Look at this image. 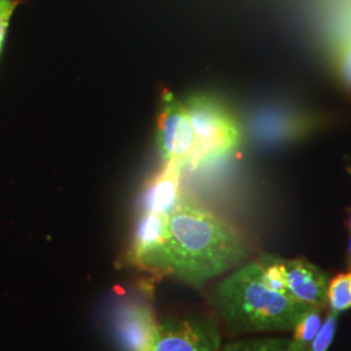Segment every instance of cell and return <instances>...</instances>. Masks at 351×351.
<instances>
[{
	"instance_id": "cell-1",
	"label": "cell",
	"mask_w": 351,
	"mask_h": 351,
	"mask_svg": "<svg viewBox=\"0 0 351 351\" xmlns=\"http://www.w3.org/2000/svg\"><path fill=\"white\" fill-rule=\"evenodd\" d=\"M250 243L237 228L201 207L181 201L167 216L159 271L194 288L242 263Z\"/></svg>"
},
{
	"instance_id": "cell-2",
	"label": "cell",
	"mask_w": 351,
	"mask_h": 351,
	"mask_svg": "<svg viewBox=\"0 0 351 351\" xmlns=\"http://www.w3.org/2000/svg\"><path fill=\"white\" fill-rule=\"evenodd\" d=\"M213 304L234 332L293 329L308 307L269 288L256 261L245 264L215 289Z\"/></svg>"
},
{
	"instance_id": "cell-3",
	"label": "cell",
	"mask_w": 351,
	"mask_h": 351,
	"mask_svg": "<svg viewBox=\"0 0 351 351\" xmlns=\"http://www.w3.org/2000/svg\"><path fill=\"white\" fill-rule=\"evenodd\" d=\"M185 107L195 137L193 164L224 156L237 149L239 126L220 101L208 95H195Z\"/></svg>"
},
{
	"instance_id": "cell-4",
	"label": "cell",
	"mask_w": 351,
	"mask_h": 351,
	"mask_svg": "<svg viewBox=\"0 0 351 351\" xmlns=\"http://www.w3.org/2000/svg\"><path fill=\"white\" fill-rule=\"evenodd\" d=\"M221 335L213 316H173L159 322L150 351H219Z\"/></svg>"
},
{
	"instance_id": "cell-5",
	"label": "cell",
	"mask_w": 351,
	"mask_h": 351,
	"mask_svg": "<svg viewBox=\"0 0 351 351\" xmlns=\"http://www.w3.org/2000/svg\"><path fill=\"white\" fill-rule=\"evenodd\" d=\"M158 146L164 163L193 164L195 137L185 103L165 91L158 121Z\"/></svg>"
},
{
	"instance_id": "cell-6",
	"label": "cell",
	"mask_w": 351,
	"mask_h": 351,
	"mask_svg": "<svg viewBox=\"0 0 351 351\" xmlns=\"http://www.w3.org/2000/svg\"><path fill=\"white\" fill-rule=\"evenodd\" d=\"M159 322L145 303L124 304L114 320L116 339L121 351H150L158 333Z\"/></svg>"
},
{
	"instance_id": "cell-7",
	"label": "cell",
	"mask_w": 351,
	"mask_h": 351,
	"mask_svg": "<svg viewBox=\"0 0 351 351\" xmlns=\"http://www.w3.org/2000/svg\"><path fill=\"white\" fill-rule=\"evenodd\" d=\"M287 293L308 308L323 310L328 303L326 274L306 259H285Z\"/></svg>"
},
{
	"instance_id": "cell-8",
	"label": "cell",
	"mask_w": 351,
	"mask_h": 351,
	"mask_svg": "<svg viewBox=\"0 0 351 351\" xmlns=\"http://www.w3.org/2000/svg\"><path fill=\"white\" fill-rule=\"evenodd\" d=\"M167 216L142 213L134 233L132 258L142 267L158 269L163 255Z\"/></svg>"
},
{
	"instance_id": "cell-9",
	"label": "cell",
	"mask_w": 351,
	"mask_h": 351,
	"mask_svg": "<svg viewBox=\"0 0 351 351\" xmlns=\"http://www.w3.org/2000/svg\"><path fill=\"white\" fill-rule=\"evenodd\" d=\"M182 165L164 163L163 171L146 189L142 199V213H160L168 216L181 203L180 176Z\"/></svg>"
},
{
	"instance_id": "cell-10",
	"label": "cell",
	"mask_w": 351,
	"mask_h": 351,
	"mask_svg": "<svg viewBox=\"0 0 351 351\" xmlns=\"http://www.w3.org/2000/svg\"><path fill=\"white\" fill-rule=\"evenodd\" d=\"M322 323L320 308L307 310L293 328V337L290 339L289 351H304L319 332Z\"/></svg>"
},
{
	"instance_id": "cell-11",
	"label": "cell",
	"mask_w": 351,
	"mask_h": 351,
	"mask_svg": "<svg viewBox=\"0 0 351 351\" xmlns=\"http://www.w3.org/2000/svg\"><path fill=\"white\" fill-rule=\"evenodd\" d=\"M261 268L262 276L265 284L280 293H287V272H285V259L264 254L256 259ZM288 294V293H287Z\"/></svg>"
},
{
	"instance_id": "cell-12",
	"label": "cell",
	"mask_w": 351,
	"mask_h": 351,
	"mask_svg": "<svg viewBox=\"0 0 351 351\" xmlns=\"http://www.w3.org/2000/svg\"><path fill=\"white\" fill-rule=\"evenodd\" d=\"M328 303L332 311L343 313L351 308V271L339 274L329 281Z\"/></svg>"
},
{
	"instance_id": "cell-13",
	"label": "cell",
	"mask_w": 351,
	"mask_h": 351,
	"mask_svg": "<svg viewBox=\"0 0 351 351\" xmlns=\"http://www.w3.org/2000/svg\"><path fill=\"white\" fill-rule=\"evenodd\" d=\"M290 339H252L230 342L219 351H289Z\"/></svg>"
},
{
	"instance_id": "cell-14",
	"label": "cell",
	"mask_w": 351,
	"mask_h": 351,
	"mask_svg": "<svg viewBox=\"0 0 351 351\" xmlns=\"http://www.w3.org/2000/svg\"><path fill=\"white\" fill-rule=\"evenodd\" d=\"M337 323H339V314L330 311L326 315V320L322 323L319 332L316 333L314 339L304 351H328L333 343V339L337 332Z\"/></svg>"
},
{
	"instance_id": "cell-15",
	"label": "cell",
	"mask_w": 351,
	"mask_h": 351,
	"mask_svg": "<svg viewBox=\"0 0 351 351\" xmlns=\"http://www.w3.org/2000/svg\"><path fill=\"white\" fill-rule=\"evenodd\" d=\"M336 66L341 82L351 91V43L339 52Z\"/></svg>"
},
{
	"instance_id": "cell-16",
	"label": "cell",
	"mask_w": 351,
	"mask_h": 351,
	"mask_svg": "<svg viewBox=\"0 0 351 351\" xmlns=\"http://www.w3.org/2000/svg\"><path fill=\"white\" fill-rule=\"evenodd\" d=\"M12 12L13 11H7V12L0 13V49H1L3 40L5 37V32H7L8 24H10V19H11Z\"/></svg>"
},
{
	"instance_id": "cell-17",
	"label": "cell",
	"mask_w": 351,
	"mask_h": 351,
	"mask_svg": "<svg viewBox=\"0 0 351 351\" xmlns=\"http://www.w3.org/2000/svg\"><path fill=\"white\" fill-rule=\"evenodd\" d=\"M14 1L12 0H0V13L13 11L14 10Z\"/></svg>"
},
{
	"instance_id": "cell-18",
	"label": "cell",
	"mask_w": 351,
	"mask_h": 351,
	"mask_svg": "<svg viewBox=\"0 0 351 351\" xmlns=\"http://www.w3.org/2000/svg\"><path fill=\"white\" fill-rule=\"evenodd\" d=\"M348 263L351 267V234L349 239V243H348Z\"/></svg>"
},
{
	"instance_id": "cell-19",
	"label": "cell",
	"mask_w": 351,
	"mask_h": 351,
	"mask_svg": "<svg viewBox=\"0 0 351 351\" xmlns=\"http://www.w3.org/2000/svg\"><path fill=\"white\" fill-rule=\"evenodd\" d=\"M346 223H348V226H349V229H350L351 232V208L349 210V213H348V220H346Z\"/></svg>"
},
{
	"instance_id": "cell-20",
	"label": "cell",
	"mask_w": 351,
	"mask_h": 351,
	"mask_svg": "<svg viewBox=\"0 0 351 351\" xmlns=\"http://www.w3.org/2000/svg\"><path fill=\"white\" fill-rule=\"evenodd\" d=\"M349 173H350V176H351V167H350V168H349Z\"/></svg>"
}]
</instances>
